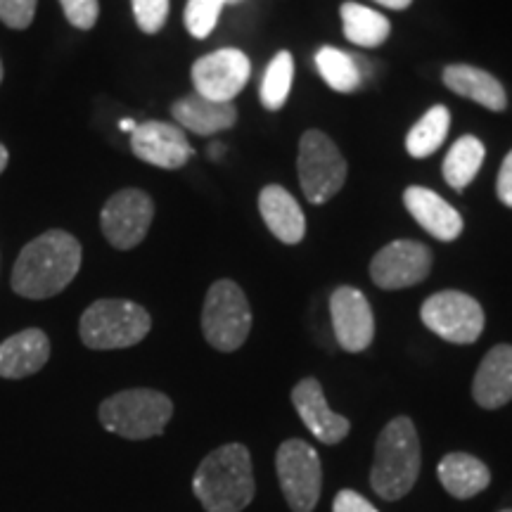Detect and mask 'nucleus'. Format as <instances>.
I'll use <instances>...</instances> for the list:
<instances>
[{
  "label": "nucleus",
  "mask_w": 512,
  "mask_h": 512,
  "mask_svg": "<svg viewBox=\"0 0 512 512\" xmlns=\"http://www.w3.org/2000/svg\"><path fill=\"white\" fill-rule=\"evenodd\" d=\"M292 403L294 408H297L299 418H302L306 425V430H309L320 444L335 446L339 441L347 439V434L351 432V422L328 406L323 384H320L316 377H304L302 382L294 384Z\"/></svg>",
  "instance_id": "obj_15"
},
{
  "label": "nucleus",
  "mask_w": 512,
  "mask_h": 512,
  "mask_svg": "<svg viewBox=\"0 0 512 512\" xmlns=\"http://www.w3.org/2000/svg\"><path fill=\"white\" fill-rule=\"evenodd\" d=\"M60 5L64 10V17H67V22L81 31L93 29L100 17L98 0H60Z\"/></svg>",
  "instance_id": "obj_31"
},
{
  "label": "nucleus",
  "mask_w": 512,
  "mask_h": 512,
  "mask_svg": "<svg viewBox=\"0 0 512 512\" xmlns=\"http://www.w3.org/2000/svg\"><path fill=\"white\" fill-rule=\"evenodd\" d=\"M252 64L238 48H221L192 64L195 93L214 102H233L247 86Z\"/></svg>",
  "instance_id": "obj_11"
},
{
  "label": "nucleus",
  "mask_w": 512,
  "mask_h": 512,
  "mask_svg": "<svg viewBox=\"0 0 512 512\" xmlns=\"http://www.w3.org/2000/svg\"><path fill=\"white\" fill-rule=\"evenodd\" d=\"M192 494L207 512H242L252 505L254 467L245 444H223L204 456L192 477Z\"/></svg>",
  "instance_id": "obj_2"
},
{
  "label": "nucleus",
  "mask_w": 512,
  "mask_h": 512,
  "mask_svg": "<svg viewBox=\"0 0 512 512\" xmlns=\"http://www.w3.org/2000/svg\"><path fill=\"white\" fill-rule=\"evenodd\" d=\"M344 24V36L358 48H377L392 34V24L382 12H375L358 3H344L339 8Z\"/></svg>",
  "instance_id": "obj_23"
},
{
  "label": "nucleus",
  "mask_w": 512,
  "mask_h": 512,
  "mask_svg": "<svg viewBox=\"0 0 512 512\" xmlns=\"http://www.w3.org/2000/svg\"><path fill=\"white\" fill-rule=\"evenodd\" d=\"M8 162H10L8 150H5V145L0 143V174H3V171H5V166H8Z\"/></svg>",
  "instance_id": "obj_36"
},
{
  "label": "nucleus",
  "mask_w": 512,
  "mask_h": 512,
  "mask_svg": "<svg viewBox=\"0 0 512 512\" xmlns=\"http://www.w3.org/2000/svg\"><path fill=\"white\" fill-rule=\"evenodd\" d=\"M375 3H380V5H384V8H389V10H406L408 5L413 3V0H375Z\"/></svg>",
  "instance_id": "obj_34"
},
{
  "label": "nucleus",
  "mask_w": 512,
  "mask_h": 512,
  "mask_svg": "<svg viewBox=\"0 0 512 512\" xmlns=\"http://www.w3.org/2000/svg\"><path fill=\"white\" fill-rule=\"evenodd\" d=\"M131 5L140 31L145 34L162 31L166 17H169V0H131Z\"/></svg>",
  "instance_id": "obj_29"
},
{
  "label": "nucleus",
  "mask_w": 512,
  "mask_h": 512,
  "mask_svg": "<svg viewBox=\"0 0 512 512\" xmlns=\"http://www.w3.org/2000/svg\"><path fill=\"white\" fill-rule=\"evenodd\" d=\"M420 465L422 451L415 422L408 415H399L384 425L375 441L370 486L384 501H401L418 482Z\"/></svg>",
  "instance_id": "obj_3"
},
{
  "label": "nucleus",
  "mask_w": 512,
  "mask_h": 512,
  "mask_svg": "<svg viewBox=\"0 0 512 512\" xmlns=\"http://www.w3.org/2000/svg\"><path fill=\"white\" fill-rule=\"evenodd\" d=\"M403 204L408 214L422 230L441 242H453L463 233V216L448 204L444 197L422 185H411L403 192Z\"/></svg>",
  "instance_id": "obj_16"
},
{
  "label": "nucleus",
  "mask_w": 512,
  "mask_h": 512,
  "mask_svg": "<svg viewBox=\"0 0 512 512\" xmlns=\"http://www.w3.org/2000/svg\"><path fill=\"white\" fill-rule=\"evenodd\" d=\"M223 5H228V0H188L183 17L190 36L207 38L219 24Z\"/></svg>",
  "instance_id": "obj_28"
},
{
  "label": "nucleus",
  "mask_w": 512,
  "mask_h": 512,
  "mask_svg": "<svg viewBox=\"0 0 512 512\" xmlns=\"http://www.w3.org/2000/svg\"><path fill=\"white\" fill-rule=\"evenodd\" d=\"M294 81V57L290 50H280L278 55L268 62L264 81H261V105L266 110L278 112L290 98Z\"/></svg>",
  "instance_id": "obj_27"
},
{
  "label": "nucleus",
  "mask_w": 512,
  "mask_h": 512,
  "mask_svg": "<svg viewBox=\"0 0 512 512\" xmlns=\"http://www.w3.org/2000/svg\"><path fill=\"white\" fill-rule=\"evenodd\" d=\"M330 318L337 344L349 354H361L375 339V316L366 294L351 285L330 294Z\"/></svg>",
  "instance_id": "obj_13"
},
{
  "label": "nucleus",
  "mask_w": 512,
  "mask_h": 512,
  "mask_svg": "<svg viewBox=\"0 0 512 512\" xmlns=\"http://www.w3.org/2000/svg\"><path fill=\"white\" fill-rule=\"evenodd\" d=\"M155 219V202L147 192L126 188L114 192L100 214V228L107 242L117 249H133L145 240Z\"/></svg>",
  "instance_id": "obj_10"
},
{
  "label": "nucleus",
  "mask_w": 512,
  "mask_h": 512,
  "mask_svg": "<svg viewBox=\"0 0 512 512\" xmlns=\"http://www.w3.org/2000/svg\"><path fill=\"white\" fill-rule=\"evenodd\" d=\"M437 477L444 489L458 501L475 498L489 489L491 470L484 460L472 456V453H446L437 467Z\"/></svg>",
  "instance_id": "obj_22"
},
{
  "label": "nucleus",
  "mask_w": 512,
  "mask_h": 512,
  "mask_svg": "<svg viewBox=\"0 0 512 512\" xmlns=\"http://www.w3.org/2000/svg\"><path fill=\"white\" fill-rule=\"evenodd\" d=\"M81 242L67 230H48L19 252L12 290L24 299H50L67 290L81 268Z\"/></svg>",
  "instance_id": "obj_1"
},
{
  "label": "nucleus",
  "mask_w": 512,
  "mask_h": 512,
  "mask_svg": "<svg viewBox=\"0 0 512 512\" xmlns=\"http://www.w3.org/2000/svg\"><path fill=\"white\" fill-rule=\"evenodd\" d=\"M150 330V313L128 299H98L79 320L81 342L95 351L136 347L150 335Z\"/></svg>",
  "instance_id": "obj_5"
},
{
  "label": "nucleus",
  "mask_w": 512,
  "mask_h": 512,
  "mask_svg": "<svg viewBox=\"0 0 512 512\" xmlns=\"http://www.w3.org/2000/svg\"><path fill=\"white\" fill-rule=\"evenodd\" d=\"M498 512H512V508H503V510H498Z\"/></svg>",
  "instance_id": "obj_40"
},
{
  "label": "nucleus",
  "mask_w": 512,
  "mask_h": 512,
  "mask_svg": "<svg viewBox=\"0 0 512 512\" xmlns=\"http://www.w3.org/2000/svg\"><path fill=\"white\" fill-rule=\"evenodd\" d=\"M36 15V0H0V22L5 27L29 29Z\"/></svg>",
  "instance_id": "obj_30"
},
{
  "label": "nucleus",
  "mask_w": 512,
  "mask_h": 512,
  "mask_svg": "<svg viewBox=\"0 0 512 512\" xmlns=\"http://www.w3.org/2000/svg\"><path fill=\"white\" fill-rule=\"evenodd\" d=\"M50 358V339L43 330L27 328L0 344V377L24 380L36 375Z\"/></svg>",
  "instance_id": "obj_18"
},
{
  "label": "nucleus",
  "mask_w": 512,
  "mask_h": 512,
  "mask_svg": "<svg viewBox=\"0 0 512 512\" xmlns=\"http://www.w3.org/2000/svg\"><path fill=\"white\" fill-rule=\"evenodd\" d=\"M496 195L505 207L512 209V150L508 152V157L503 159L501 171H498V181H496Z\"/></svg>",
  "instance_id": "obj_33"
},
{
  "label": "nucleus",
  "mask_w": 512,
  "mask_h": 512,
  "mask_svg": "<svg viewBox=\"0 0 512 512\" xmlns=\"http://www.w3.org/2000/svg\"><path fill=\"white\" fill-rule=\"evenodd\" d=\"M259 211L266 228L283 245H299L304 240V211L285 188H280V185H266L259 195Z\"/></svg>",
  "instance_id": "obj_21"
},
{
  "label": "nucleus",
  "mask_w": 512,
  "mask_h": 512,
  "mask_svg": "<svg viewBox=\"0 0 512 512\" xmlns=\"http://www.w3.org/2000/svg\"><path fill=\"white\" fill-rule=\"evenodd\" d=\"M444 86L460 98H467L491 112H503L508 107V95H505L503 83L494 74L484 69L472 67V64H448L441 74Z\"/></svg>",
  "instance_id": "obj_19"
},
{
  "label": "nucleus",
  "mask_w": 512,
  "mask_h": 512,
  "mask_svg": "<svg viewBox=\"0 0 512 512\" xmlns=\"http://www.w3.org/2000/svg\"><path fill=\"white\" fill-rule=\"evenodd\" d=\"M332 512H380L366 496L354 489H342L332 501Z\"/></svg>",
  "instance_id": "obj_32"
},
{
  "label": "nucleus",
  "mask_w": 512,
  "mask_h": 512,
  "mask_svg": "<svg viewBox=\"0 0 512 512\" xmlns=\"http://www.w3.org/2000/svg\"><path fill=\"white\" fill-rule=\"evenodd\" d=\"M316 69L323 76V81L337 93H354L363 83L358 57L347 55L339 48H320L316 53Z\"/></svg>",
  "instance_id": "obj_25"
},
{
  "label": "nucleus",
  "mask_w": 512,
  "mask_h": 512,
  "mask_svg": "<svg viewBox=\"0 0 512 512\" xmlns=\"http://www.w3.org/2000/svg\"><path fill=\"white\" fill-rule=\"evenodd\" d=\"M121 131H126V133H133V131H136V121H133V119H124V121H121Z\"/></svg>",
  "instance_id": "obj_37"
},
{
  "label": "nucleus",
  "mask_w": 512,
  "mask_h": 512,
  "mask_svg": "<svg viewBox=\"0 0 512 512\" xmlns=\"http://www.w3.org/2000/svg\"><path fill=\"white\" fill-rule=\"evenodd\" d=\"M472 399L486 411L512 401V344H496L479 363L472 380Z\"/></svg>",
  "instance_id": "obj_17"
},
{
  "label": "nucleus",
  "mask_w": 512,
  "mask_h": 512,
  "mask_svg": "<svg viewBox=\"0 0 512 512\" xmlns=\"http://www.w3.org/2000/svg\"><path fill=\"white\" fill-rule=\"evenodd\" d=\"M448 126H451V112H448L444 105H434L432 110L411 128V133H408V155L415 159L434 155L448 136Z\"/></svg>",
  "instance_id": "obj_26"
},
{
  "label": "nucleus",
  "mask_w": 512,
  "mask_h": 512,
  "mask_svg": "<svg viewBox=\"0 0 512 512\" xmlns=\"http://www.w3.org/2000/svg\"><path fill=\"white\" fill-rule=\"evenodd\" d=\"M486 157L484 143L475 136H463L453 143L444 159V178L453 190H465L475 181Z\"/></svg>",
  "instance_id": "obj_24"
},
{
  "label": "nucleus",
  "mask_w": 512,
  "mask_h": 512,
  "mask_svg": "<svg viewBox=\"0 0 512 512\" xmlns=\"http://www.w3.org/2000/svg\"><path fill=\"white\" fill-rule=\"evenodd\" d=\"M275 472L292 512H313L323 491V463L302 439H287L275 453Z\"/></svg>",
  "instance_id": "obj_8"
},
{
  "label": "nucleus",
  "mask_w": 512,
  "mask_h": 512,
  "mask_svg": "<svg viewBox=\"0 0 512 512\" xmlns=\"http://www.w3.org/2000/svg\"><path fill=\"white\" fill-rule=\"evenodd\" d=\"M131 150L145 164L159 169H181L195 155L181 126L166 121H145L131 133Z\"/></svg>",
  "instance_id": "obj_14"
},
{
  "label": "nucleus",
  "mask_w": 512,
  "mask_h": 512,
  "mask_svg": "<svg viewBox=\"0 0 512 512\" xmlns=\"http://www.w3.org/2000/svg\"><path fill=\"white\" fill-rule=\"evenodd\" d=\"M207 155H209L211 159H221L223 155H226V145H223V143H214V145H211L209 150H207Z\"/></svg>",
  "instance_id": "obj_35"
},
{
  "label": "nucleus",
  "mask_w": 512,
  "mask_h": 512,
  "mask_svg": "<svg viewBox=\"0 0 512 512\" xmlns=\"http://www.w3.org/2000/svg\"><path fill=\"white\" fill-rule=\"evenodd\" d=\"M176 124L197 133V136H214L228 131L238 121V110L233 102H214L202 98L200 93H190L171 105Z\"/></svg>",
  "instance_id": "obj_20"
},
{
  "label": "nucleus",
  "mask_w": 512,
  "mask_h": 512,
  "mask_svg": "<svg viewBox=\"0 0 512 512\" xmlns=\"http://www.w3.org/2000/svg\"><path fill=\"white\" fill-rule=\"evenodd\" d=\"M174 415V401L157 389H124L100 403L98 418L107 432L128 441L164 434Z\"/></svg>",
  "instance_id": "obj_4"
},
{
  "label": "nucleus",
  "mask_w": 512,
  "mask_h": 512,
  "mask_svg": "<svg viewBox=\"0 0 512 512\" xmlns=\"http://www.w3.org/2000/svg\"><path fill=\"white\" fill-rule=\"evenodd\" d=\"M228 3L230 5H238V3H242V0H228Z\"/></svg>",
  "instance_id": "obj_39"
},
{
  "label": "nucleus",
  "mask_w": 512,
  "mask_h": 512,
  "mask_svg": "<svg viewBox=\"0 0 512 512\" xmlns=\"http://www.w3.org/2000/svg\"><path fill=\"white\" fill-rule=\"evenodd\" d=\"M299 185L311 204H325L347 183L349 166L335 140L323 131H306L299 140Z\"/></svg>",
  "instance_id": "obj_7"
},
{
  "label": "nucleus",
  "mask_w": 512,
  "mask_h": 512,
  "mask_svg": "<svg viewBox=\"0 0 512 512\" xmlns=\"http://www.w3.org/2000/svg\"><path fill=\"white\" fill-rule=\"evenodd\" d=\"M422 323L451 344H475L484 332V309L470 294L444 290L427 297L420 306Z\"/></svg>",
  "instance_id": "obj_9"
},
{
  "label": "nucleus",
  "mask_w": 512,
  "mask_h": 512,
  "mask_svg": "<svg viewBox=\"0 0 512 512\" xmlns=\"http://www.w3.org/2000/svg\"><path fill=\"white\" fill-rule=\"evenodd\" d=\"M202 332L211 347L223 354L238 351L247 342L252 332V309L238 283L216 280L209 287L202 309Z\"/></svg>",
  "instance_id": "obj_6"
},
{
  "label": "nucleus",
  "mask_w": 512,
  "mask_h": 512,
  "mask_svg": "<svg viewBox=\"0 0 512 512\" xmlns=\"http://www.w3.org/2000/svg\"><path fill=\"white\" fill-rule=\"evenodd\" d=\"M0 83H3V62H0Z\"/></svg>",
  "instance_id": "obj_38"
},
{
  "label": "nucleus",
  "mask_w": 512,
  "mask_h": 512,
  "mask_svg": "<svg viewBox=\"0 0 512 512\" xmlns=\"http://www.w3.org/2000/svg\"><path fill=\"white\" fill-rule=\"evenodd\" d=\"M432 271L430 247L415 240H394L370 261V278L380 290H406Z\"/></svg>",
  "instance_id": "obj_12"
}]
</instances>
